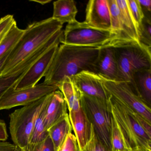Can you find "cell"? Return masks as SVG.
<instances>
[{
	"label": "cell",
	"instance_id": "6da1fadb",
	"mask_svg": "<svg viewBox=\"0 0 151 151\" xmlns=\"http://www.w3.org/2000/svg\"><path fill=\"white\" fill-rule=\"evenodd\" d=\"M99 48L62 44L58 47L44 83L58 86L64 78H71L82 71L94 73Z\"/></svg>",
	"mask_w": 151,
	"mask_h": 151
},
{
	"label": "cell",
	"instance_id": "7a4b0ae2",
	"mask_svg": "<svg viewBox=\"0 0 151 151\" xmlns=\"http://www.w3.org/2000/svg\"><path fill=\"white\" fill-rule=\"evenodd\" d=\"M63 24L51 17L29 24L23 35L7 56L0 77L6 76L17 65L46 44Z\"/></svg>",
	"mask_w": 151,
	"mask_h": 151
},
{
	"label": "cell",
	"instance_id": "3957f363",
	"mask_svg": "<svg viewBox=\"0 0 151 151\" xmlns=\"http://www.w3.org/2000/svg\"><path fill=\"white\" fill-rule=\"evenodd\" d=\"M108 101L112 117L122 134L127 151H151V123L111 96Z\"/></svg>",
	"mask_w": 151,
	"mask_h": 151
},
{
	"label": "cell",
	"instance_id": "277c9868",
	"mask_svg": "<svg viewBox=\"0 0 151 151\" xmlns=\"http://www.w3.org/2000/svg\"><path fill=\"white\" fill-rule=\"evenodd\" d=\"M108 45L112 47L115 55L118 81L130 84L135 72L151 69V48L130 40L114 39Z\"/></svg>",
	"mask_w": 151,
	"mask_h": 151
},
{
	"label": "cell",
	"instance_id": "5b68a950",
	"mask_svg": "<svg viewBox=\"0 0 151 151\" xmlns=\"http://www.w3.org/2000/svg\"><path fill=\"white\" fill-rule=\"evenodd\" d=\"M50 94L15 110L9 115V131L14 144L25 150L34 124L49 100Z\"/></svg>",
	"mask_w": 151,
	"mask_h": 151
},
{
	"label": "cell",
	"instance_id": "8992f818",
	"mask_svg": "<svg viewBox=\"0 0 151 151\" xmlns=\"http://www.w3.org/2000/svg\"><path fill=\"white\" fill-rule=\"evenodd\" d=\"M80 106L101 141L111 150L112 114L108 100L101 99L81 93Z\"/></svg>",
	"mask_w": 151,
	"mask_h": 151
},
{
	"label": "cell",
	"instance_id": "52a82bcc",
	"mask_svg": "<svg viewBox=\"0 0 151 151\" xmlns=\"http://www.w3.org/2000/svg\"><path fill=\"white\" fill-rule=\"evenodd\" d=\"M116 39L110 31L93 28L77 21L68 24L63 30L61 43L70 45L100 47L108 45Z\"/></svg>",
	"mask_w": 151,
	"mask_h": 151
},
{
	"label": "cell",
	"instance_id": "ba28073f",
	"mask_svg": "<svg viewBox=\"0 0 151 151\" xmlns=\"http://www.w3.org/2000/svg\"><path fill=\"white\" fill-rule=\"evenodd\" d=\"M102 84L109 96L135 110L151 123V107L133 91L129 83L107 80L101 77Z\"/></svg>",
	"mask_w": 151,
	"mask_h": 151
},
{
	"label": "cell",
	"instance_id": "9c48e42d",
	"mask_svg": "<svg viewBox=\"0 0 151 151\" xmlns=\"http://www.w3.org/2000/svg\"><path fill=\"white\" fill-rule=\"evenodd\" d=\"M14 87L9 88L0 99V110L29 105L59 90L58 86L44 83L21 90H15Z\"/></svg>",
	"mask_w": 151,
	"mask_h": 151
},
{
	"label": "cell",
	"instance_id": "30bf717a",
	"mask_svg": "<svg viewBox=\"0 0 151 151\" xmlns=\"http://www.w3.org/2000/svg\"><path fill=\"white\" fill-rule=\"evenodd\" d=\"M60 44L51 47L23 76L14 87L18 90L35 86L45 77L52 61Z\"/></svg>",
	"mask_w": 151,
	"mask_h": 151
},
{
	"label": "cell",
	"instance_id": "8fae6325",
	"mask_svg": "<svg viewBox=\"0 0 151 151\" xmlns=\"http://www.w3.org/2000/svg\"><path fill=\"white\" fill-rule=\"evenodd\" d=\"M80 93L87 96L107 100L109 98L104 89L100 76L89 71H84L71 78Z\"/></svg>",
	"mask_w": 151,
	"mask_h": 151
},
{
	"label": "cell",
	"instance_id": "7c38bea8",
	"mask_svg": "<svg viewBox=\"0 0 151 151\" xmlns=\"http://www.w3.org/2000/svg\"><path fill=\"white\" fill-rule=\"evenodd\" d=\"M84 22L93 28L112 32L107 0L89 1L86 5Z\"/></svg>",
	"mask_w": 151,
	"mask_h": 151
},
{
	"label": "cell",
	"instance_id": "4fadbf2b",
	"mask_svg": "<svg viewBox=\"0 0 151 151\" xmlns=\"http://www.w3.org/2000/svg\"><path fill=\"white\" fill-rule=\"evenodd\" d=\"M94 73L107 80L118 81L117 62L114 49L110 45H107L99 48L94 66Z\"/></svg>",
	"mask_w": 151,
	"mask_h": 151
},
{
	"label": "cell",
	"instance_id": "5bb4252c",
	"mask_svg": "<svg viewBox=\"0 0 151 151\" xmlns=\"http://www.w3.org/2000/svg\"><path fill=\"white\" fill-rule=\"evenodd\" d=\"M68 106L63 94L59 90L50 94L46 107L44 123L46 129L61 120L67 114Z\"/></svg>",
	"mask_w": 151,
	"mask_h": 151
},
{
	"label": "cell",
	"instance_id": "9a60e30c",
	"mask_svg": "<svg viewBox=\"0 0 151 151\" xmlns=\"http://www.w3.org/2000/svg\"><path fill=\"white\" fill-rule=\"evenodd\" d=\"M68 114L74 135L81 150L89 139L92 124L81 107L78 111L70 112Z\"/></svg>",
	"mask_w": 151,
	"mask_h": 151
},
{
	"label": "cell",
	"instance_id": "2e32d148",
	"mask_svg": "<svg viewBox=\"0 0 151 151\" xmlns=\"http://www.w3.org/2000/svg\"><path fill=\"white\" fill-rule=\"evenodd\" d=\"M129 84L136 94L151 107V69L135 72Z\"/></svg>",
	"mask_w": 151,
	"mask_h": 151
},
{
	"label": "cell",
	"instance_id": "e0dca14e",
	"mask_svg": "<svg viewBox=\"0 0 151 151\" xmlns=\"http://www.w3.org/2000/svg\"><path fill=\"white\" fill-rule=\"evenodd\" d=\"M120 12L124 36L127 40L139 42L138 27L128 7L127 0H116Z\"/></svg>",
	"mask_w": 151,
	"mask_h": 151
},
{
	"label": "cell",
	"instance_id": "ac0fdd59",
	"mask_svg": "<svg viewBox=\"0 0 151 151\" xmlns=\"http://www.w3.org/2000/svg\"><path fill=\"white\" fill-rule=\"evenodd\" d=\"M78 13L76 3L73 0H58L53 2V13L52 17L62 24L77 21Z\"/></svg>",
	"mask_w": 151,
	"mask_h": 151
},
{
	"label": "cell",
	"instance_id": "d6986e66",
	"mask_svg": "<svg viewBox=\"0 0 151 151\" xmlns=\"http://www.w3.org/2000/svg\"><path fill=\"white\" fill-rule=\"evenodd\" d=\"M59 91L63 94L69 113L79 110L81 93L76 87L71 78L67 77L58 86Z\"/></svg>",
	"mask_w": 151,
	"mask_h": 151
},
{
	"label": "cell",
	"instance_id": "ffe728a7",
	"mask_svg": "<svg viewBox=\"0 0 151 151\" xmlns=\"http://www.w3.org/2000/svg\"><path fill=\"white\" fill-rule=\"evenodd\" d=\"M55 151H59L67 135L73 131L68 114L47 130Z\"/></svg>",
	"mask_w": 151,
	"mask_h": 151
},
{
	"label": "cell",
	"instance_id": "44dd1931",
	"mask_svg": "<svg viewBox=\"0 0 151 151\" xmlns=\"http://www.w3.org/2000/svg\"><path fill=\"white\" fill-rule=\"evenodd\" d=\"M34 64L32 61H24L15 68L8 76L0 77V99L9 88L15 87L17 82Z\"/></svg>",
	"mask_w": 151,
	"mask_h": 151
},
{
	"label": "cell",
	"instance_id": "7402d4cb",
	"mask_svg": "<svg viewBox=\"0 0 151 151\" xmlns=\"http://www.w3.org/2000/svg\"><path fill=\"white\" fill-rule=\"evenodd\" d=\"M47 103L37 117L30 137L28 146L26 150L23 151H32L36 146L41 144V142H42L48 135L47 130L46 129L44 123L45 110Z\"/></svg>",
	"mask_w": 151,
	"mask_h": 151
},
{
	"label": "cell",
	"instance_id": "603a6c76",
	"mask_svg": "<svg viewBox=\"0 0 151 151\" xmlns=\"http://www.w3.org/2000/svg\"><path fill=\"white\" fill-rule=\"evenodd\" d=\"M24 32V29L19 28L16 22L14 23L0 43V61L12 51Z\"/></svg>",
	"mask_w": 151,
	"mask_h": 151
},
{
	"label": "cell",
	"instance_id": "cb8c5ba5",
	"mask_svg": "<svg viewBox=\"0 0 151 151\" xmlns=\"http://www.w3.org/2000/svg\"><path fill=\"white\" fill-rule=\"evenodd\" d=\"M111 21V31L116 39L127 40L124 36L120 12L116 0H107Z\"/></svg>",
	"mask_w": 151,
	"mask_h": 151
},
{
	"label": "cell",
	"instance_id": "d4e9b609",
	"mask_svg": "<svg viewBox=\"0 0 151 151\" xmlns=\"http://www.w3.org/2000/svg\"><path fill=\"white\" fill-rule=\"evenodd\" d=\"M80 151H111L101 141L92 124L89 139Z\"/></svg>",
	"mask_w": 151,
	"mask_h": 151
},
{
	"label": "cell",
	"instance_id": "484cf974",
	"mask_svg": "<svg viewBox=\"0 0 151 151\" xmlns=\"http://www.w3.org/2000/svg\"><path fill=\"white\" fill-rule=\"evenodd\" d=\"M110 145L111 151H127L122 134L113 117L110 135Z\"/></svg>",
	"mask_w": 151,
	"mask_h": 151
},
{
	"label": "cell",
	"instance_id": "4316f807",
	"mask_svg": "<svg viewBox=\"0 0 151 151\" xmlns=\"http://www.w3.org/2000/svg\"><path fill=\"white\" fill-rule=\"evenodd\" d=\"M139 38L141 44L151 48V20L144 17L139 28Z\"/></svg>",
	"mask_w": 151,
	"mask_h": 151
},
{
	"label": "cell",
	"instance_id": "83f0119b",
	"mask_svg": "<svg viewBox=\"0 0 151 151\" xmlns=\"http://www.w3.org/2000/svg\"><path fill=\"white\" fill-rule=\"evenodd\" d=\"M127 2L130 12L138 27L139 30V28L145 17L142 9L138 0H127Z\"/></svg>",
	"mask_w": 151,
	"mask_h": 151
},
{
	"label": "cell",
	"instance_id": "f1b7e54d",
	"mask_svg": "<svg viewBox=\"0 0 151 151\" xmlns=\"http://www.w3.org/2000/svg\"><path fill=\"white\" fill-rule=\"evenodd\" d=\"M16 22L12 15H7L0 18V43Z\"/></svg>",
	"mask_w": 151,
	"mask_h": 151
},
{
	"label": "cell",
	"instance_id": "f546056e",
	"mask_svg": "<svg viewBox=\"0 0 151 151\" xmlns=\"http://www.w3.org/2000/svg\"><path fill=\"white\" fill-rule=\"evenodd\" d=\"M76 136L72 133L67 135L59 151H80Z\"/></svg>",
	"mask_w": 151,
	"mask_h": 151
},
{
	"label": "cell",
	"instance_id": "4dcf8cb0",
	"mask_svg": "<svg viewBox=\"0 0 151 151\" xmlns=\"http://www.w3.org/2000/svg\"><path fill=\"white\" fill-rule=\"evenodd\" d=\"M32 151H55L53 144L48 134L41 144L38 145Z\"/></svg>",
	"mask_w": 151,
	"mask_h": 151
},
{
	"label": "cell",
	"instance_id": "1f68e13d",
	"mask_svg": "<svg viewBox=\"0 0 151 151\" xmlns=\"http://www.w3.org/2000/svg\"><path fill=\"white\" fill-rule=\"evenodd\" d=\"M145 18L151 20V0H138Z\"/></svg>",
	"mask_w": 151,
	"mask_h": 151
},
{
	"label": "cell",
	"instance_id": "d6a6232c",
	"mask_svg": "<svg viewBox=\"0 0 151 151\" xmlns=\"http://www.w3.org/2000/svg\"><path fill=\"white\" fill-rule=\"evenodd\" d=\"M8 137L6 123L3 120L0 119V141L5 142Z\"/></svg>",
	"mask_w": 151,
	"mask_h": 151
},
{
	"label": "cell",
	"instance_id": "836d02e7",
	"mask_svg": "<svg viewBox=\"0 0 151 151\" xmlns=\"http://www.w3.org/2000/svg\"><path fill=\"white\" fill-rule=\"evenodd\" d=\"M7 56L6 57H4L3 59L0 61V75H1V70H2V67H3V64H4V62H5V60H6V59Z\"/></svg>",
	"mask_w": 151,
	"mask_h": 151
},
{
	"label": "cell",
	"instance_id": "e575fe53",
	"mask_svg": "<svg viewBox=\"0 0 151 151\" xmlns=\"http://www.w3.org/2000/svg\"><path fill=\"white\" fill-rule=\"evenodd\" d=\"M35 1V2H38L40 4H41V5H45V4H47V3H49V2H51V1Z\"/></svg>",
	"mask_w": 151,
	"mask_h": 151
},
{
	"label": "cell",
	"instance_id": "d590c367",
	"mask_svg": "<svg viewBox=\"0 0 151 151\" xmlns=\"http://www.w3.org/2000/svg\"><path fill=\"white\" fill-rule=\"evenodd\" d=\"M21 148L16 146V147L15 149L14 150V151H21Z\"/></svg>",
	"mask_w": 151,
	"mask_h": 151
},
{
	"label": "cell",
	"instance_id": "8d00e7d4",
	"mask_svg": "<svg viewBox=\"0 0 151 151\" xmlns=\"http://www.w3.org/2000/svg\"><path fill=\"white\" fill-rule=\"evenodd\" d=\"M141 151V150H133V151Z\"/></svg>",
	"mask_w": 151,
	"mask_h": 151
},
{
	"label": "cell",
	"instance_id": "74e56055",
	"mask_svg": "<svg viewBox=\"0 0 151 151\" xmlns=\"http://www.w3.org/2000/svg\"><path fill=\"white\" fill-rule=\"evenodd\" d=\"M21 151H23V150H22V149H21Z\"/></svg>",
	"mask_w": 151,
	"mask_h": 151
},
{
	"label": "cell",
	"instance_id": "f35d334b",
	"mask_svg": "<svg viewBox=\"0 0 151 151\" xmlns=\"http://www.w3.org/2000/svg\"></svg>",
	"mask_w": 151,
	"mask_h": 151
}]
</instances>
